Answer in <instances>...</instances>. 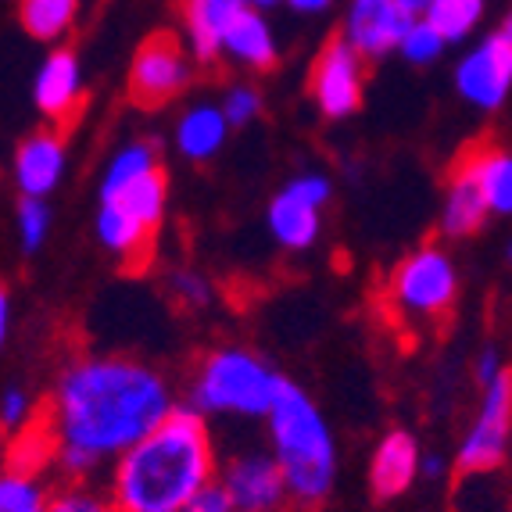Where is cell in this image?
<instances>
[{"label":"cell","instance_id":"obj_3","mask_svg":"<svg viewBox=\"0 0 512 512\" xmlns=\"http://www.w3.org/2000/svg\"><path fill=\"white\" fill-rule=\"evenodd\" d=\"M169 205V176L162 172L158 147L129 140L111 154L97 187L94 230L101 248L119 262L144 265L154 233L162 230Z\"/></svg>","mask_w":512,"mask_h":512},{"label":"cell","instance_id":"obj_23","mask_svg":"<svg viewBox=\"0 0 512 512\" xmlns=\"http://www.w3.org/2000/svg\"><path fill=\"white\" fill-rule=\"evenodd\" d=\"M423 18L452 47V43H466L470 36H477V29L487 18V0H430Z\"/></svg>","mask_w":512,"mask_h":512},{"label":"cell","instance_id":"obj_35","mask_svg":"<svg viewBox=\"0 0 512 512\" xmlns=\"http://www.w3.org/2000/svg\"><path fill=\"white\" fill-rule=\"evenodd\" d=\"M8 330H11V298L4 291V283H0V348L8 341Z\"/></svg>","mask_w":512,"mask_h":512},{"label":"cell","instance_id":"obj_9","mask_svg":"<svg viewBox=\"0 0 512 512\" xmlns=\"http://www.w3.org/2000/svg\"><path fill=\"white\" fill-rule=\"evenodd\" d=\"M194 83V58L172 33H154L140 43L129 65V97L140 108H165Z\"/></svg>","mask_w":512,"mask_h":512},{"label":"cell","instance_id":"obj_26","mask_svg":"<svg viewBox=\"0 0 512 512\" xmlns=\"http://www.w3.org/2000/svg\"><path fill=\"white\" fill-rule=\"evenodd\" d=\"M47 512H115V502L90 480H65L58 491H51Z\"/></svg>","mask_w":512,"mask_h":512},{"label":"cell","instance_id":"obj_27","mask_svg":"<svg viewBox=\"0 0 512 512\" xmlns=\"http://www.w3.org/2000/svg\"><path fill=\"white\" fill-rule=\"evenodd\" d=\"M444 51H448V40H444V36L437 33V29L430 26L423 15H419L416 22L405 29L402 43H398V54H402L409 65H416V69H427V65L441 61Z\"/></svg>","mask_w":512,"mask_h":512},{"label":"cell","instance_id":"obj_11","mask_svg":"<svg viewBox=\"0 0 512 512\" xmlns=\"http://www.w3.org/2000/svg\"><path fill=\"white\" fill-rule=\"evenodd\" d=\"M308 86H312V97L326 119H348L362 108L366 58L344 36H333L316 54V65L308 72Z\"/></svg>","mask_w":512,"mask_h":512},{"label":"cell","instance_id":"obj_31","mask_svg":"<svg viewBox=\"0 0 512 512\" xmlns=\"http://www.w3.org/2000/svg\"><path fill=\"white\" fill-rule=\"evenodd\" d=\"M180 512H237V509H233L230 495H226V487H222L219 480H212V484L201 487V491H197V495L190 498Z\"/></svg>","mask_w":512,"mask_h":512},{"label":"cell","instance_id":"obj_25","mask_svg":"<svg viewBox=\"0 0 512 512\" xmlns=\"http://www.w3.org/2000/svg\"><path fill=\"white\" fill-rule=\"evenodd\" d=\"M54 226V212L47 205V197H22L15 208V230H18V244L26 255H36V251L47 244Z\"/></svg>","mask_w":512,"mask_h":512},{"label":"cell","instance_id":"obj_7","mask_svg":"<svg viewBox=\"0 0 512 512\" xmlns=\"http://www.w3.org/2000/svg\"><path fill=\"white\" fill-rule=\"evenodd\" d=\"M512 448V366H505L491 384L480 387V402L470 427L455 448V470L466 477H484L505 466Z\"/></svg>","mask_w":512,"mask_h":512},{"label":"cell","instance_id":"obj_19","mask_svg":"<svg viewBox=\"0 0 512 512\" xmlns=\"http://www.w3.org/2000/svg\"><path fill=\"white\" fill-rule=\"evenodd\" d=\"M222 58L233 61L237 69H248V72L273 69L276 58H280V47H276L273 26H269L265 11L244 8L237 18H233V26L226 29V36H222Z\"/></svg>","mask_w":512,"mask_h":512},{"label":"cell","instance_id":"obj_37","mask_svg":"<svg viewBox=\"0 0 512 512\" xmlns=\"http://www.w3.org/2000/svg\"><path fill=\"white\" fill-rule=\"evenodd\" d=\"M248 4H251L255 11H273V8H280L283 0H248Z\"/></svg>","mask_w":512,"mask_h":512},{"label":"cell","instance_id":"obj_2","mask_svg":"<svg viewBox=\"0 0 512 512\" xmlns=\"http://www.w3.org/2000/svg\"><path fill=\"white\" fill-rule=\"evenodd\" d=\"M215 477L219 462L205 416L180 402L162 427L111 466L108 495L115 512H180Z\"/></svg>","mask_w":512,"mask_h":512},{"label":"cell","instance_id":"obj_30","mask_svg":"<svg viewBox=\"0 0 512 512\" xmlns=\"http://www.w3.org/2000/svg\"><path fill=\"white\" fill-rule=\"evenodd\" d=\"M33 419V398L26 387H4L0 391V427L8 434H22V427H29Z\"/></svg>","mask_w":512,"mask_h":512},{"label":"cell","instance_id":"obj_14","mask_svg":"<svg viewBox=\"0 0 512 512\" xmlns=\"http://www.w3.org/2000/svg\"><path fill=\"white\" fill-rule=\"evenodd\" d=\"M65 172H69V147L61 133L40 129L18 144L11 176L22 197H51L65 180Z\"/></svg>","mask_w":512,"mask_h":512},{"label":"cell","instance_id":"obj_4","mask_svg":"<svg viewBox=\"0 0 512 512\" xmlns=\"http://www.w3.org/2000/svg\"><path fill=\"white\" fill-rule=\"evenodd\" d=\"M265 423L269 452L280 466L291 502L301 509L326 502L337 484V441L312 394L287 380Z\"/></svg>","mask_w":512,"mask_h":512},{"label":"cell","instance_id":"obj_13","mask_svg":"<svg viewBox=\"0 0 512 512\" xmlns=\"http://www.w3.org/2000/svg\"><path fill=\"white\" fill-rule=\"evenodd\" d=\"M412 22H416V15H409L398 0H351L341 36L366 61H380L398 51V43Z\"/></svg>","mask_w":512,"mask_h":512},{"label":"cell","instance_id":"obj_40","mask_svg":"<svg viewBox=\"0 0 512 512\" xmlns=\"http://www.w3.org/2000/svg\"><path fill=\"white\" fill-rule=\"evenodd\" d=\"M4 462H8V459H4V444H0V466H4Z\"/></svg>","mask_w":512,"mask_h":512},{"label":"cell","instance_id":"obj_18","mask_svg":"<svg viewBox=\"0 0 512 512\" xmlns=\"http://www.w3.org/2000/svg\"><path fill=\"white\" fill-rule=\"evenodd\" d=\"M459 169L477 183L491 219H512V147L480 144L462 154Z\"/></svg>","mask_w":512,"mask_h":512},{"label":"cell","instance_id":"obj_34","mask_svg":"<svg viewBox=\"0 0 512 512\" xmlns=\"http://www.w3.org/2000/svg\"><path fill=\"white\" fill-rule=\"evenodd\" d=\"M283 4L298 15H323V11L333 8V0H283Z\"/></svg>","mask_w":512,"mask_h":512},{"label":"cell","instance_id":"obj_33","mask_svg":"<svg viewBox=\"0 0 512 512\" xmlns=\"http://www.w3.org/2000/svg\"><path fill=\"white\" fill-rule=\"evenodd\" d=\"M448 466H452V462L444 459L441 452H423V462H419V477L441 480L444 473H448Z\"/></svg>","mask_w":512,"mask_h":512},{"label":"cell","instance_id":"obj_36","mask_svg":"<svg viewBox=\"0 0 512 512\" xmlns=\"http://www.w3.org/2000/svg\"><path fill=\"white\" fill-rule=\"evenodd\" d=\"M398 4H402V8L409 11V15H416V18L430 8V0H398Z\"/></svg>","mask_w":512,"mask_h":512},{"label":"cell","instance_id":"obj_20","mask_svg":"<svg viewBox=\"0 0 512 512\" xmlns=\"http://www.w3.org/2000/svg\"><path fill=\"white\" fill-rule=\"evenodd\" d=\"M230 122L222 115L219 104L212 101H197L183 111L176 119V129H172V147L180 151V158L187 162H212L215 154L226 147V137H230Z\"/></svg>","mask_w":512,"mask_h":512},{"label":"cell","instance_id":"obj_22","mask_svg":"<svg viewBox=\"0 0 512 512\" xmlns=\"http://www.w3.org/2000/svg\"><path fill=\"white\" fill-rule=\"evenodd\" d=\"M79 18V0H18V22L33 40L58 47Z\"/></svg>","mask_w":512,"mask_h":512},{"label":"cell","instance_id":"obj_24","mask_svg":"<svg viewBox=\"0 0 512 512\" xmlns=\"http://www.w3.org/2000/svg\"><path fill=\"white\" fill-rule=\"evenodd\" d=\"M51 491L36 470H0V512H47Z\"/></svg>","mask_w":512,"mask_h":512},{"label":"cell","instance_id":"obj_12","mask_svg":"<svg viewBox=\"0 0 512 512\" xmlns=\"http://www.w3.org/2000/svg\"><path fill=\"white\" fill-rule=\"evenodd\" d=\"M215 480L226 487L237 512H280L291 502L273 452H262V448H244L230 455Z\"/></svg>","mask_w":512,"mask_h":512},{"label":"cell","instance_id":"obj_1","mask_svg":"<svg viewBox=\"0 0 512 512\" xmlns=\"http://www.w3.org/2000/svg\"><path fill=\"white\" fill-rule=\"evenodd\" d=\"M169 380L126 355H86L61 369L51 394L54 466L65 480H90L158 430L176 409Z\"/></svg>","mask_w":512,"mask_h":512},{"label":"cell","instance_id":"obj_28","mask_svg":"<svg viewBox=\"0 0 512 512\" xmlns=\"http://www.w3.org/2000/svg\"><path fill=\"white\" fill-rule=\"evenodd\" d=\"M219 108H222V115H226V122H230L233 129L251 126V122H255L258 115H262V108H265L262 90H258V86H251V83H233L230 90L222 94Z\"/></svg>","mask_w":512,"mask_h":512},{"label":"cell","instance_id":"obj_10","mask_svg":"<svg viewBox=\"0 0 512 512\" xmlns=\"http://www.w3.org/2000/svg\"><path fill=\"white\" fill-rule=\"evenodd\" d=\"M455 94L477 111H502L512 94V40L491 29L473 40L452 72Z\"/></svg>","mask_w":512,"mask_h":512},{"label":"cell","instance_id":"obj_8","mask_svg":"<svg viewBox=\"0 0 512 512\" xmlns=\"http://www.w3.org/2000/svg\"><path fill=\"white\" fill-rule=\"evenodd\" d=\"M333 197V180L326 172H301L269 201L265 226L287 251H308L323 233V208Z\"/></svg>","mask_w":512,"mask_h":512},{"label":"cell","instance_id":"obj_39","mask_svg":"<svg viewBox=\"0 0 512 512\" xmlns=\"http://www.w3.org/2000/svg\"><path fill=\"white\" fill-rule=\"evenodd\" d=\"M505 262H509V265H512V237H509V240H505Z\"/></svg>","mask_w":512,"mask_h":512},{"label":"cell","instance_id":"obj_16","mask_svg":"<svg viewBox=\"0 0 512 512\" xmlns=\"http://www.w3.org/2000/svg\"><path fill=\"white\" fill-rule=\"evenodd\" d=\"M419 462H423V448H419L416 437L409 430H387L373 448V459H369V491H373V498H380V502L402 498L419 480Z\"/></svg>","mask_w":512,"mask_h":512},{"label":"cell","instance_id":"obj_5","mask_svg":"<svg viewBox=\"0 0 512 512\" xmlns=\"http://www.w3.org/2000/svg\"><path fill=\"white\" fill-rule=\"evenodd\" d=\"M283 384L287 376L276 373L255 351L215 348L197 362L187 405H194L201 416L265 419Z\"/></svg>","mask_w":512,"mask_h":512},{"label":"cell","instance_id":"obj_17","mask_svg":"<svg viewBox=\"0 0 512 512\" xmlns=\"http://www.w3.org/2000/svg\"><path fill=\"white\" fill-rule=\"evenodd\" d=\"M244 8H251L248 0H183V43L197 65H212L222 58V36Z\"/></svg>","mask_w":512,"mask_h":512},{"label":"cell","instance_id":"obj_32","mask_svg":"<svg viewBox=\"0 0 512 512\" xmlns=\"http://www.w3.org/2000/svg\"><path fill=\"white\" fill-rule=\"evenodd\" d=\"M505 366H509V362H505L502 351L487 344V348L477 351V359H473V376H477V384L484 387V384H491V380H495V376L502 373Z\"/></svg>","mask_w":512,"mask_h":512},{"label":"cell","instance_id":"obj_29","mask_svg":"<svg viewBox=\"0 0 512 512\" xmlns=\"http://www.w3.org/2000/svg\"><path fill=\"white\" fill-rule=\"evenodd\" d=\"M169 294L180 301L183 308H208L212 305V280L197 269H172L169 276Z\"/></svg>","mask_w":512,"mask_h":512},{"label":"cell","instance_id":"obj_21","mask_svg":"<svg viewBox=\"0 0 512 512\" xmlns=\"http://www.w3.org/2000/svg\"><path fill=\"white\" fill-rule=\"evenodd\" d=\"M487 219H491V212H487L477 183H473L470 176L455 165L452 180H448L444 197H441V212H437V233H441L444 240L477 237V233L484 230Z\"/></svg>","mask_w":512,"mask_h":512},{"label":"cell","instance_id":"obj_38","mask_svg":"<svg viewBox=\"0 0 512 512\" xmlns=\"http://www.w3.org/2000/svg\"><path fill=\"white\" fill-rule=\"evenodd\" d=\"M498 29H502V33H505V36H509V40H512V8H509V11H505V15H502V22H498Z\"/></svg>","mask_w":512,"mask_h":512},{"label":"cell","instance_id":"obj_15","mask_svg":"<svg viewBox=\"0 0 512 512\" xmlns=\"http://www.w3.org/2000/svg\"><path fill=\"white\" fill-rule=\"evenodd\" d=\"M36 108L54 122H69L83 101V61L72 47H54L33 79Z\"/></svg>","mask_w":512,"mask_h":512},{"label":"cell","instance_id":"obj_6","mask_svg":"<svg viewBox=\"0 0 512 512\" xmlns=\"http://www.w3.org/2000/svg\"><path fill=\"white\" fill-rule=\"evenodd\" d=\"M459 262L444 244H419L387 276V298L394 312L412 323H437L459 301Z\"/></svg>","mask_w":512,"mask_h":512}]
</instances>
